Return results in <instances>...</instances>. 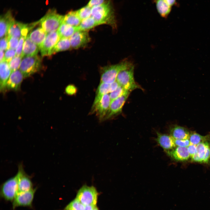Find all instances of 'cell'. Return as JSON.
Returning <instances> with one entry per match:
<instances>
[{"label": "cell", "mask_w": 210, "mask_h": 210, "mask_svg": "<svg viewBox=\"0 0 210 210\" xmlns=\"http://www.w3.org/2000/svg\"><path fill=\"white\" fill-rule=\"evenodd\" d=\"M187 147L191 158L197 152V145L190 144Z\"/></svg>", "instance_id": "obj_42"}, {"label": "cell", "mask_w": 210, "mask_h": 210, "mask_svg": "<svg viewBox=\"0 0 210 210\" xmlns=\"http://www.w3.org/2000/svg\"><path fill=\"white\" fill-rule=\"evenodd\" d=\"M92 17L99 24H107L116 28L117 22L114 10L110 0L92 8Z\"/></svg>", "instance_id": "obj_1"}, {"label": "cell", "mask_w": 210, "mask_h": 210, "mask_svg": "<svg viewBox=\"0 0 210 210\" xmlns=\"http://www.w3.org/2000/svg\"><path fill=\"white\" fill-rule=\"evenodd\" d=\"M133 66L130 61L126 60L116 64L104 66L101 70L100 82L112 83L116 80L120 72Z\"/></svg>", "instance_id": "obj_2"}, {"label": "cell", "mask_w": 210, "mask_h": 210, "mask_svg": "<svg viewBox=\"0 0 210 210\" xmlns=\"http://www.w3.org/2000/svg\"><path fill=\"white\" fill-rule=\"evenodd\" d=\"M99 25L97 22L90 17L82 20L78 28L79 31H87Z\"/></svg>", "instance_id": "obj_29"}, {"label": "cell", "mask_w": 210, "mask_h": 210, "mask_svg": "<svg viewBox=\"0 0 210 210\" xmlns=\"http://www.w3.org/2000/svg\"><path fill=\"white\" fill-rule=\"evenodd\" d=\"M8 40L7 35L1 38L0 49L3 51L6 50L8 48Z\"/></svg>", "instance_id": "obj_40"}, {"label": "cell", "mask_w": 210, "mask_h": 210, "mask_svg": "<svg viewBox=\"0 0 210 210\" xmlns=\"http://www.w3.org/2000/svg\"><path fill=\"white\" fill-rule=\"evenodd\" d=\"M210 135H201L195 132H190L189 139L190 144L197 145L201 142L210 140Z\"/></svg>", "instance_id": "obj_30"}, {"label": "cell", "mask_w": 210, "mask_h": 210, "mask_svg": "<svg viewBox=\"0 0 210 210\" xmlns=\"http://www.w3.org/2000/svg\"><path fill=\"white\" fill-rule=\"evenodd\" d=\"M71 48L77 49L84 47L90 41L87 31H78L69 38Z\"/></svg>", "instance_id": "obj_13"}, {"label": "cell", "mask_w": 210, "mask_h": 210, "mask_svg": "<svg viewBox=\"0 0 210 210\" xmlns=\"http://www.w3.org/2000/svg\"><path fill=\"white\" fill-rule=\"evenodd\" d=\"M169 133L174 139H189L190 132L187 128L175 125L170 127Z\"/></svg>", "instance_id": "obj_20"}, {"label": "cell", "mask_w": 210, "mask_h": 210, "mask_svg": "<svg viewBox=\"0 0 210 210\" xmlns=\"http://www.w3.org/2000/svg\"><path fill=\"white\" fill-rule=\"evenodd\" d=\"M81 20L78 15L77 11H71L64 16L63 22L75 27H78Z\"/></svg>", "instance_id": "obj_26"}, {"label": "cell", "mask_w": 210, "mask_h": 210, "mask_svg": "<svg viewBox=\"0 0 210 210\" xmlns=\"http://www.w3.org/2000/svg\"><path fill=\"white\" fill-rule=\"evenodd\" d=\"M154 2L157 11L161 16L167 17L171 11L172 7L164 0H155Z\"/></svg>", "instance_id": "obj_25"}, {"label": "cell", "mask_w": 210, "mask_h": 210, "mask_svg": "<svg viewBox=\"0 0 210 210\" xmlns=\"http://www.w3.org/2000/svg\"><path fill=\"white\" fill-rule=\"evenodd\" d=\"M105 1V0H90L87 5L92 8L100 5Z\"/></svg>", "instance_id": "obj_41"}, {"label": "cell", "mask_w": 210, "mask_h": 210, "mask_svg": "<svg viewBox=\"0 0 210 210\" xmlns=\"http://www.w3.org/2000/svg\"><path fill=\"white\" fill-rule=\"evenodd\" d=\"M47 33L41 27H39L32 31L28 35L30 40L40 48L44 41Z\"/></svg>", "instance_id": "obj_22"}, {"label": "cell", "mask_w": 210, "mask_h": 210, "mask_svg": "<svg viewBox=\"0 0 210 210\" xmlns=\"http://www.w3.org/2000/svg\"><path fill=\"white\" fill-rule=\"evenodd\" d=\"M8 49H11L15 50L16 49L19 43V38L12 36H9L8 35Z\"/></svg>", "instance_id": "obj_35"}, {"label": "cell", "mask_w": 210, "mask_h": 210, "mask_svg": "<svg viewBox=\"0 0 210 210\" xmlns=\"http://www.w3.org/2000/svg\"><path fill=\"white\" fill-rule=\"evenodd\" d=\"M4 55L5 53L4 52V51L2 50H0V62L4 61Z\"/></svg>", "instance_id": "obj_45"}, {"label": "cell", "mask_w": 210, "mask_h": 210, "mask_svg": "<svg viewBox=\"0 0 210 210\" xmlns=\"http://www.w3.org/2000/svg\"><path fill=\"white\" fill-rule=\"evenodd\" d=\"M64 16L58 14L54 9H49L39 21V23L47 33L57 31L63 22Z\"/></svg>", "instance_id": "obj_3"}, {"label": "cell", "mask_w": 210, "mask_h": 210, "mask_svg": "<svg viewBox=\"0 0 210 210\" xmlns=\"http://www.w3.org/2000/svg\"><path fill=\"white\" fill-rule=\"evenodd\" d=\"M93 210H99L97 207L96 206Z\"/></svg>", "instance_id": "obj_46"}, {"label": "cell", "mask_w": 210, "mask_h": 210, "mask_svg": "<svg viewBox=\"0 0 210 210\" xmlns=\"http://www.w3.org/2000/svg\"><path fill=\"white\" fill-rule=\"evenodd\" d=\"M156 141L158 144L166 152H169L174 149L176 145L174 139L170 135L156 132Z\"/></svg>", "instance_id": "obj_15"}, {"label": "cell", "mask_w": 210, "mask_h": 210, "mask_svg": "<svg viewBox=\"0 0 210 210\" xmlns=\"http://www.w3.org/2000/svg\"><path fill=\"white\" fill-rule=\"evenodd\" d=\"M170 6L175 5L176 3V0H164Z\"/></svg>", "instance_id": "obj_43"}, {"label": "cell", "mask_w": 210, "mask_h": 210, "mask_svg": "<svg viewBox=\"0 0 210 210\" xmlns=\"http://www.w3.org/2000/svg\"><path fill=\"white\" fill-rule=\"evenodd\" d=\"M111 92L110 84L100 82L96 91L92 105L96 104L104 95Z\"/></svg>", "instance_id": "obj_28"}, {"label": "cell", "mask_w": 210, "mask_h": 210, "mask_svg": "<svg viewBox=\"0 0 210 210\" xmlns=\"http://www.w3.org/2000/svg\"><path fill=\"white\" fill-rule=\"evenodd\" d=\"M61 38L58 31L47 34L40 48L42 57L50 56V52Z\"/></svg>", "instance_id": "obj_12"}, {"label": "cell", "mask_w": 210, "mask_h": 210, "mask_svg": "<svg viewBox=\"0 0 210 210\" xmlns=\"http://www.w3.org/2000/svg\"><path fill=\"white\" fill-rule=\"evenodd\" d=\"M27 37L22 36L20 38L18 46L15 50L16 56H21L23 45Z\"/></svg>", "instance_id": "obj_37"}, {"label": "cell", "mask_w": 210, "mask_h": 210, "mask_svg": "<svg viewBox=\"0 0 210 210\" xmlns=\"http://www.w3.org/2000/svg\"><path fill=\"white\" fill-rule=\"evenodd\" d=\"M111 103L109 94H105L96 104L92 105L91 113H95L100 120H103L108 111Z\"/></svg>", "instance_id": "obj_11"}, {"label": "cell", "mask_w": 210, "mask_h": 210, "mask_svg": "<svg viewBox=\"0 0 210 210\" xmlns=\"http://www.w3.org/2000/svg\"><path fill=\"white\" fill-rule=\"evenodd\" d=\"M24 77L20 70L12 72L6 82V90L16 91L19 90Z\"/></svg>", "instance_id": "obj_14"}, {"label": "cell", "mask_w": 210, "mask_h": 210, "mask_svg": "<svg viewBox=\"0 0 210 210\" xmlns=\"http://www.w3.org/2000/svg\"><path fill=\"white\" fill-rule=\"evenodd\" d=\"M22 58L21 56L16 55L8 63L12 72L20 68Z\"/></svg>", "instance_id": "obj_33"}, {"label": "cell", "mask_w": 210, "mask_h": 210, "mask_svg": "<svg viewBox=\"0 0 210 210\" xmlns=\"http://www.w3.org/2000/svg\"><path fill=\"white\" fill-rule=\"evenodd\" d=\"M36 188L28 191L17 194L12 203V208L14 210L19 206L32 207V203Z\"/></svg>", "instance_id": "obj_8"}, {"label": "cell", "mask_w": 210, "mask_h": 210, "mask_svg": "<svg viewBox=\"0 0 210 210\" xmlns=\"http://www.w3.org/2000/svg\"><path fill=\"white\" fill-rule=\"evenodd\" d=\"M92 8L87 5L76 10L77 14L81 20L91 17Z\"/></svg>", "instance_id": "obj_31"}, {"label": "cell", "mask_w": 210, "mask_h": 210, "mask_svg": "<svg viewBox=\"0 0 210 210\" xmlns=\"http://www.w3.org/2000/svg\"><path fill=\"white\" fill-rule=\"evenodd\" d=\"M85 208V206L76 198L66 206L64 210H84Z\"/></svg>", "instance_id": "obj_32"}, {"label": "cell", "mask_w": 210, "mask_h": 210, "mask_svg": "<svg viewBox=\"0 0 210 210\" xmlns=\"http://www.w3.org/2000/svg\"><path fill=\"white\" fill-rule=\"evenodd\" d=\"M174 142L177 146L188 147L190 144L189 139H174Z\"/></svg>", "instance_id": "obj_39"}, {"label": "cell", "mask_w": 210, "mask_h": 210, "mask_svg": "<svg viewBox=\"0 0 210 210\" xmlns=\"http://www.w3.org/2000/svg\"><path fill=\"white\" fill-rule=\"evenodd\" d=\"M96 206L94 205H89L85 206L84 210H93Z\"/></svg>", "instance_id": "obj_44"}, {"label": "cell", "mask_w": 210, "mask_h": 210, "mask_svg": "<svg viewBox=\"0 0 210 210\" xmlns=\"http://www.w3.org/2000/svg\"><path fill=\"white\" fill-rule=\"evenodd\" d=\"M39 50V47L30 40L28 35L23 45L21 56L23 58L37 55Z\"/></svg>", "instance_id": "obj_21"}, {"label": "cell", "mask_w": 210, "mask_h": 210, "mask_svg": "<svg viewBox=\"0 0 210 210\" xmlns=\"http://www.w3.org/2000/svg\"><path fill=\"white\" fill-rule=\"evenodd\" d=\"M134 71V66L123 70L118 74L116 79L120 86L130 92L136 89L141 88L135 81Z\"/></svg>", "instance_id": "obj_5"}, {"label": "cell", "mask_w": 210, "mask_h": 210, "mask_svg": "<svg viewBox=\"0 0 210 210\" xmlns=\"http://www.w3.org/2000/svg\"><path fill=\"white\" fill-rule=\"evenodd\" d=\"M167 153L172 158L177 161H186L190 157L187 147L177 146Z\"/></svg>", "instance_id": "obj_19"}, {"label": "cell", "mask_w": 210, "mask_h": 210, "mask_svg": "<svg viewBox=\"0 0 210 210\" xmlns=\"http://www.w3.org/2000/svg\"><path fill=\"white\" fill-rule=\"evenodd\" d=\"M78 27H75L63 22L58 30L61 38H69L75 32L78 31Z\"/></svg>", "instance_id": "obj_24"}, {"label": "cell", "mask_w": 210, "mask_h": 210, "mask_svg": "<svg viewBox=\"0 0 210 210\" xmlns=\"http://www.w3.org/2000/svg\"><path fill=\"white\" fill-rule=\"evenodd\" d=\"M28 25V24L23 23L15 20L10 26L7 35L9 36L20 39L23 30Z\"/></svg>", "instance_id": "obj_23"}, {"label": "cell", "mask_w": 210, "mask_h": 210, "mask_svg": "<svg viewBox=\"0 0 210 210\" xmlns=\"http://www.w3.org/2000/svg\"><path fill=\"white\" fill-rule=\"evenodd\" d=\"M98 195L95 187L84 185L79 190L76 198L85 206L96 205Z\"/></svg>", "instance_id": "obj_6"}, {"label": "cell", "mask_w": 210, "mask_h": 210, "mask_svg": "<svg viewBox=\"0 0 210 210\" xmlns=\"http://www.w3.org/2000/svg\"><path fill=\"white\" fill-rule=\"evenodd\" d=\"M209 140L201 142L197 145V154L200 160V162L207 163L210 159V143Z\"/></svg>", "instance_id": "obj_17"}, {"label": "cell", "mask_w": 210, "mask_h": 210, "mask_svg": "<svg viewBox=\"0 0 210 210\" xmlns=\"http://www.w3.org/2000/svg\"><path fill=\"white\" fill-rule=\"evenodd\" d=\"M17 176L18 190V193L28 191L33 188V184L30 176L27 174L24 171L22 163L18 165Z\"/></svg>", "instance_id": "obj_9"}, {"label": "cell", "mask_w": 210, "mask_h": 210, "mask_svg": "<svg viewBox=\"0 0 210 210\" xmlns=\"http://www.w3.org/2000/svg\"><path fill=\"white\" fill-rule=\"evenodd\" d=\"M22 59L20 70L24 78L31 76L42 68V60L37 55L24 57Z\"/></svg>", "instance_id": "obj_4"}, {"label": "cell", "mask_w": 210, "mask_h": 210, "mask_svg": "<svg viewBox=\"0 0 210 210\" xmlns=\"http://www.w3.org/2000/svg\"><path fill=\"white\" fill-rule=\"evenodd\" d=\"M126 91L123 88L119 85L116 90L110 93L109 95L111 102L122 96Z\"/></svg>", "instance_id": "obj_34"}, {"label": "cell", "mask_w": 210, "mask_h": 210, "mask_svg": "<svg viewBox=\"0 0 210 210\" xmlns=\"http://www.w3.org/2000/svg\"><path fill=\"white\" fill-rule=\"evenodd\" d=\"M15 20L12 12L8 10L0 18V37L1 38L7 35L8 30Z\"/></svg>", "instance_id": "obj_16"}, {"label": "cell", "mask_w": 210, "mask_h": 210, "mask_svg": "<svg viewBox=\"0 0 210 210\" xmlns=\"http://www.w3.org/2000/svg\"><path fill=\"white\" fill-rule=\"evenodd\" d=\"M18 181L16 175L3 183L1 185L0 197L7 201L13 202L18 192Z\"/></svg>", "instance_id": "obj_7"}, {"label": "cell", "mask_w": 210, "mask_h": 210, "mask_svg": "<svg viewBox=\"0 0 210 210\" xmlns=\"http://www.w3.org/2000/svg\"><path fill=\"white\" fill-rule=\"evenodd\" d=\"M11 71L8 63L5 61L0 62V89L1 92L6 90V82L11 74Z\"/></svg>", "instance_id": "obj_18"}, {"label": "cell", "mask_w": 210, "mask_h": 210, "mask_svg": "<svg viewBox=\"0 0 210 210\" xmlns=\"http://www.w3.org/2000/svg\"><path fill=\"white\" fill-rule=\"evenodd\" d=\"M130 92L126 91L122 96L111 102L103 120L110 119L121 113Z\"/></svg>", "instance_id": "obj_10"}, {"label": "cell", "mask_w": 210, "mask_h": 210, "mask_svg": "<svg viewBox=\"0 0 210 210\" xmlns=\"http://www.w3.org/2000/svg\"><path fill=\"white\" fill-rule=\"evenodd\" d=\"M71 48V46L69 38H61L51 50L50 56L59 52L68 50Z\"/></svg>", "instance_id": "obj_27"}, {"label": "cell", "mask_w": 210, "mask_h": 210, "mask_svg": "<svg viewBox=\"0 0 210 210\" xmlns=\"http://www.w3.org/2000/svg\"><path fill=\"white\" fill-rule=\"evenodd\" d=\"M77 89L76 87L73 84H69L65 88V92L66 94L70 96H73L77 92Z\"/></svg>", "instance_id": "obj_38"}, {"label": "cell", "mask_w": 210, "mask_h": 210, "mask_svg": "<svg viewBox=\"0 0 210 210\" xmlns=\"http://www.w3.org/2000/svg\"><path fill=\"white\" fill-rule=\"evenodd\" d=\"M16 56L15 50L8 49L5 53L4 60L8 63Z\"/></svg>", "instance_id": "obj_36"}]
</instances>
